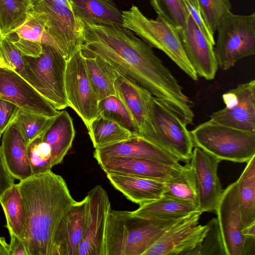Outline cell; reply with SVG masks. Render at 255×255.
<instances>
[{
    "instance_id": "obj_1",
    "label": "cell",
    "mask_w": 255,
    "mask_h": 255,
    "mask_svg": "<svg viewBox=\"0 0 255 255\" xmlns=\"http://www.w3.org/2000/svg\"><path fill=\"white\" fill-rule=\"evenodd\" d=\"M84 23L80 49L84 57L103 60L146 89L185 123L192 121V102L151 46L123 26Z\"/></svg>"
},
{
    "instance_id": "obj_2",
    "label": "cell",
    "mask_w": 255,
    "mask_h": 255,
    "mask_svg": "<svg viewBox=\"0 0 255 255\" xmlns=\"http://www.w3.org/2000/svg\"><path fill=\"white\" fill-rule=\"evenodd\" d=\"M18 184L26 210L21 240L28 255H49L55 228L76 201L66 183L51 170L32 175Z\"/></svg>"
},
{
    "instance_id": "obj_3",
    "label": "cell",
    "mask_w": 255,
    "mask_h": 255,
    "mask_svg": "<svg viewBox=\"0 0 255 255\" xmlns=\"http://www.w3.org/2000/svg\"><path fill=\"white\" fill-rule=\"evenodd\" d=\"M188 216L156 220L135 216L131 211L111 209L105 231V255H142L168 230Z\"/></svg>"
},
{
    "instance_id": "obj_4",
    "label": "cell",
    "mask_w": 255,
    "mask_h": 255,
    "mask_svg": "<svg viewBox=\"0 0 255 255\" xmlns=\"http://www.w3.org/2000/svg\"><path fill=\"white\" fill-rule=\"evenodd\" d=\"M123 26L140 37L151 47L163 52L190 78H198L183 49L177 27L157 17H146L138 7L132 5L122 11Z\"/></svg>"
},
{
    "instance_id": "obj_5",
    "label": "cell",
    "mask_w": 255,
    "mask_h": 255,
    "mask_svg": "<svg viewBox=\"0 0 255 255\" xmlns=\"http://www.w3.org/2000/svg\"><path fill=\"white\" fill-rule=\"evenodd\" d=\"M190 133L194 147L220 161L247 163L255 156V132L221 125L210 119Z\"/></svg>"
},
{
    "instance_id": "obj_6",
    "label": "cell",
    "mask_w": 255,
    "mask_h": 255,
    "mask_svg": "<svg viewBox=\"0 0 255 255\" xmlns=\"http://www.w3.org/2000/svg\"><path fill=\"white\" fill-rule=\"evenodd\" d=\"M32 9L43 13L46 28L66 61L83 44L84 23L75 13L72 0H32Z\"/></svg>"
},
{
    "instance_id": "obj_7",
    "label": "cell",
    "mask_w": 255,
    "mask_h": 255,
    "mask_svg": "<svg viewBox=\"0 0 255 255\" xmlns=\"http://www.w3.org/2000/svg\"><path fill=\"white\" fill-rule=\"evenodd\" d=\"M214 53L218 67L227 70L240 60L255 54V13L232 12L219 24Z\"/></svg>"
},
{
    "instance_id": "obj_8",
    "label": "cell",
    "mask_w": 255,
    "mask_h": 255,
    "mask_svg": "<svg viewBox=\"0 0 255 255\" xmlns=\"http://www.w3.org/2000/svg\"><path fill=\"white\" fill-rule=\"evenodd\" d=\"M25 64L36 85L37 91L55 109L68 107L65 90L67 61L54 47L42 45L37 57L24 56Z\"/></svg>"
},
{
    "instance_id": "obj_9",
    "label": "cell",
    "mask_w": 255,
    "mask_h": 255,
    "mask_svg": "<svg viewBox=\"0 0 255 255\" xmlns=\"http://www.w3.org/2000/svg\"><path fill=\"white\" fill-rule=\"evenodd\" d=\"M149 111L157 135V145L180 161L189 163L194 144L186 124L174 111L153 96L149 102Z\"/></svg>"
},
{
    "instance_id": "obj_10",
    "label": "cell",
    "mask_w": 255,
    "mask_h": 255,
    "mask_svg": "<svg viewBox=\"0 0 255 255\" xmlns=\"http://www.w3.org/2000/svg\"><path fill=\"white\" fill-rule=\"evenodd\" d=\"M65 90L68 107L75 111L87 128L99 115V100L80 50L67 61Z\"/></svg>"
},
{
    "instance_id": "obj_11",
    "label": "cell",
    "mask_w": 255,
    "mask_h": 255,
    "mask_svg": "<svg viewBox=\"0 0 255 255\" xmlns=\"http://www.w3.org/2000/svg\"><path fill=\"white\" fill-rule=\"evenodd\" d=\"M225 107L210 115L221 125L255 132V80L239 84L222 95Z\"/></svg>"
},
{
    "instance_id": "obj_12",
    "label": "cell",
    "mask_w": 255,
    "mask_h": 255,
    "mask_svg": "<svg viewBox=\"0 0 255 255\" xmlns=\"http://www.w3.org/2000/svg\"><path fill=\"white\" fill-rule=\"evenodd\" d=\"M200 212L187 217L168 230L142 255H196L209 229L198 224Z\"/></svg>"
},
{
    "instance_id": "obj_13",
    "label": "cell",
    "mask_w": 255,
    "mask_h": 255,
    "mask_svg": "<svg viewBox=\"0 0 255 255\" xmlns=\"http://www.w3.org/2000/svg\"><path fill=\"white\" fill-rule=\"evenodd\" d=\"M86 198L85 231L78 255H105V231L111 203L100 185L90 191Z\"/></svg>"
},
{
    "instance_id": "obj_14",
    "label": "cell",
    "mask_w": 255,
    "mask_h": 255,
    "mask_svg": "<svg viewBox=\"0 0 255 255\" xmlns=\"http://www.w3.org/2000/svg\"><path fill=\"white\" fill-rule=\"evenodd\" d=\"M115 75L114 83L116 96L128 110L138 129L139 135L157 145V135L149 111V102L152 95L132 79L116 70Z\"/></svg>"
},
{
    "instance_id": "obj_15",
    "label": "cell",
    "mask_w": 255,
    "mask_h": 255,
    "mask_svg": "<svg viewBox=\"0 0 255 255\" xmlns=\"http://www.w3.org/2000/svg\"><path fill=\"white\" fill-rule=\"evenodd\" d=\"M0 99L16 105L26 112L49 118L59 113L19 75L0 65Z\"/></svg>"
},
{
    "instance_id": "obj_16",
    "label": "cell",
    "mask_w": 255,
    "mask_h": 255,
    "mask_svg": "<svg viewBox=\"0 0 255 255\" xmlns=\"http://www.w3.org/2000/svg\"><path fill=\"white\" fill-rule=\"evenodd\" d=\"M226 255H243L245 238L242 221L237 181L225 189L216 209Z\"/></svg>"
},
{
    "instance_id": "obj_17",
    "label": "cell",
    "mask_w": 255,
    "mask_h": 255,
    "mask_svg": "<svg viewBox=\"0 0 255 255\" xmlns=\"http://www.w3.org/2000/svg\"><path fill=\"white\" fill-rule=\"evenodd\" d=\"M220 162L199 147L193 150L189 163L196 179L198 207L201 214L216 211L223 193L217 174Z\"/></svg>"
},
{
    "instance_id": "obj_18",
    "label": "cell",
    "mask_w": 255,
    "mask_h": 255,
    "mask_svg": "<svg viewBox=\"0 0 255 255\" xmlns=\"http://www.w3.org/2000/svg\"><path fill=\"white\" fill-rule=\"evenodd\" d=\"M177 28L185 53L198 76L207 80L214 79L218 69L214 45L203 34L190 14L186 26Z\"/></svg>"
},
{
    "instance_id": "obj_19",
    "label": "cell",
    "mask_w": 255,
    "mask_h": 255,
    "mask_svg": "<svg viewBox=\"0 0 255 255\" xmlns=\"http://www.w3.org/2000/svg\"><path fill=\"white\" fill-rule=\"evenodd\" d=\"M97 162L106 174L129 175L165 183L180 176L191 167L190 163L176 166L148 159L122 157L108 158Z\"/></svg>"
},
{
    "instance_id": "obj_20",
    "label": "cell",
    "mask_w": 255,
    "mask_h": 255,
    "mask_svg": "<svg viewBox=\"0 0 255 255\" xmlns=\"http://www.w3.org/2000/svg\"><path fill=\"white\" fill-rule=\"evenodd\" d=\"M86 197L63 214L55 228L49 255H78L85 227Z\"/></svg>"
},
{
    "instance_id": "obj_21",
    "label": "cell",
    "mask_w": 255,
    "mask_h": 255,
    "mask_svg": "<svg viewBox=\"0 0 255 255\" xmlns=\"http://www.w3.org/2000/svg\"><path fill=\"white\" fill-rule=\"evenodd\" d=\"M94 157L97 161L122 157L148 159L167 165H181L177 157L140 135H133L120 142L96 148Z\"/></svg>"
},
{
    "instance_id": "obj_22",
    "label": "cell",
    "mask_w": 255,
    "mask_h": 255,
    "mask_svg": "<svg viewBox=\"0 0 255 255\" xmlns=\"http://www.w3.org/2000/svg\"><path fill=\"white\" fill-rule=\"evenodd\" d=\"M6 37L25 56H39L42 52L43 44L51 46L60 53L47 31L43 13L34 10L32 8L24 22Z\"/></svg>"
},
{
    "instance_id": "obj_23",
    "label": "cell",
    "mask_w": 255,
    "mask_h": 255,
    "mask_svg": "<svg viewBox=\"0 0 255 255\" xmlns=\"http://www.w3.org/2000/svg\"><path fill=\"white\" fill-rule=\"evenodd\" d=\"M0 148L6 167L14 179L21 181L32 175L27 145L13 121L2 133Z\"/></svg>"
},
{
    "instance_id": "obj_24",
    "label": "cell",
    "mask_w": 255,
    "mask_h": 255,
    "mask_svg": "<svg viewBox=\"0 0 255 255\" xmlns=\"http://www.w3.org/2000/svg\"><path fill=\"white\" fill-rule=\"evenodd\" d=\"M111 184L132 202L142 205L160 198L165 189V182L116 173H108Z\"/></svg>"
},
{
    "instance_id": "obj_25",
    "label": "cell",
    "mask_w": 255,
    "mask_h": 255,
    "mask_svg": "<svg viewBox=\"0 0 255 255\" xmlns=\"http://www.w3.org/2000/svg\"><path fill=\"white\" fill-rule=\"evenodd\" d=\"M77 16L83 23L123 26L122 11L113 0H72Z\"/></svg>"
},
{
    "instance_id": "obj_26",
    "label": "cell",
    "mask_w": 255,
    "mask_h": 255,
    "mask_svg": "<svg viewBox=\"0 0 255 255\" xmlns=\"http://www.w3.org/2000/svg\"><path fill=\"white\" fill-rule=\"evenodd\" d=\"M75 135L73 122L68 113L63 110L42 135L51 149L55 165L60 163L71 148Z\"/></svg>"
},
{
    "instance_id": "obj_27",
    "label": "cell",
    "mask_w": 255,
    "mask_h": 255,
    "mask_svg": "<svg viewBox=\"0 0 255 255\" xmlns=\"http://www.w3.org/2000/svg\"><path fill=\"white\" fill-rule=\"evenodd\" d=\"M197 212H200L198 206L163 196L158 199L140 205L138 209L131 211L135 216L156 220L185 217Z\"/></svg>"
},
{
    "instance_id": "obj_28",
    "label": "cell",
    "mask_w": 255,
    "mask_h": 255,
    "mask_svg": "<svg viewBox=\"0 0 255 255\" xmlns=\"http://www.w3.org/2000/svg\"><path fill=\"white\" fill-rule=\"evenodd\" d=\"M0 204L5 214L6 227L22 238L24 231L26 215L24 201L18 184H13L0 197Z\"/></svg>"
},
{
    "instance_id": "obj_29",
    "label": "cell",
    "mask_w": 255,
    "mask_h": 255,
    "mask_svg": "<svg viewBox=\"0 0 255 255\" xmlns=\"http://www.w3.org/2000/svg\"><path fill=\"white\" fill-rule=\"evenodd\" d=\"M241 217L244 227L255 223V156L237 181Z\"/></svg>"
},
{
    "instance_id": "obj_30",
    "label": "cell",
    "mask_w": 255,
    "mask_h": 255,
    "mask_svg": "<svg viewBox=\"0 0 255 255\" xmlns=\"http://www.w3.org/2000/svg\"><path fill=\"white\" fill-rule=\"evenodd\" d=\"M87 128L95 149L120 142L135 135L115 121L101 115L93 119Z\"/></svg>"
},
{
    "instance_id": "obj_31",
    "label": "cell",
    "mask_w": 255,
    "mask_h": 255,
    "mask_svg": "<svg viewBox=\"0 0 255 255\" xmlns=\"http://www.w3.org/2000/svg\"><path fill=\"white\" fill-rule=\"evenodd\" d=\"M88 73L99 101L116 96L114 86L115 69L98 57H85Z\"/></svg>"
},
{
    "instance_id": "obj_32",
    "label": "cell",
    "mask_w": 255,
    "mask_h": 255,
    "mask_svg": "<svg viewBox=\"0 0 255 255\" xmlns=\"http://www.w3.org/2000/svg\"><path fill=\"white\" fill-rule=\"evenodd\" d=\"M32 7V0H0V32L2 37L24 22Z\"/></svg>"
},
{
    "instance_id": "obj_33",
    "label": "cell",
    "mask_w": 255,
    "mask_h": 255,
    "mask_svg": "<svg viewBox=\"0 0 255 255\" xmlns=\"http://www.w3.org/2000/svg\"><path fill=\"white\" fill-rule=\"evenodd\" d=\"M162 196L198 206L196 179L191 167L180 176L165 182Z\"/></svg>"
},
{
    "instance_id": "obj_34",
    "label": "cell",
    "mask_w": 255,
    "mask_h": 255,
    "mask_svg": "<svg viewBox=\"0 0 255 255\" xmlns=\"http://www.w3.org/2000/svg\"><path fill=\"white\" fill-rule=\"evenodd\" d=\"M54 119L55 117L49 118L19 109L12 121L20 131L27 145L42 135L52 124Z\"/></svg>"
},
{
    "instance_id": "obj_35",
    "label": "cell",
    "mask_w": 255,
    "mask_h": 255,
    "mask_svg": "<svg viewBox=\"0 0 255 255\" xmlns=\"http://www.w3.org/2000/svg\"><path fill=\"white\" fill-rule=\"evenodd\" d=\"M98 108L99 115L115 121L133 134L139 135L128 110L116 96H110L99 101Z\"/></svg>"
},
{
    "instance_id": "obj_36",
    "label": "cell",
    "mask_w": 255,
    "mask_h": 255,
    "mask_svg": "<svg viewBox=\"0 0 255 255\" xmlns=\"http://www.w3.org/2000/svg\"><path fill=\"white\" fill-rule=\"evenodd\" d=\"M157 17L177 28L186 26L189 13L182 0H149Z\"/></svg>"
},
{
    "instance_id": "obj_37",
    "label": "cell",
    "mask_w": 255,
    "mask_h": 255,
    "mask_svg": "<svg viewBox=\"0 0 255 255\" xmlns=\"http://www.w3.org/2000/svg\"><path fill=\"white\" fill-rule=\"evenodd\" d=\"M0 65L14 71L34 88V82L27 69L24 55L7 37H2L0 42Z\"/></svg>"
},
{
    "instance_id": "obj_38",
    "label": "cell",
    "mask_w": 255,
    "mask_h": 255,
    "mask_svg": "<svg viewBox=\"0 0 255 255\" xmlns=\"http://www.w3.org/2000/svg\"><path fill=\"white\" fill-rule=\"evenodd\" d=\"M43 134L27 145V155L32 175L49 171L55 166L51 147L43 139Z\"/></svg>"
},
{
    "instance_id": "obj_39",
    "label": "cell",
    "mask_w": 255,
    "mask_h": 255,
    "mask_svg": "<svg viewBox=\"0 0 255 255\" xmlns=\"http://www.w3.org/2000/svg\"><path fill=\"white\" fill-rule=\"evenodd\" d=\"M205 23L214 34L217 27L228 15L232 12L230 0H198Z\"/></svg>"
},
{
    "instance_id": "obj_40",
    "label": "cell",
    "mask_w": 255,
    "mask_h": 255,
    "mask_svg": "<svg viewBox=\"0 0 255 255\" xmlns=\"http://www.w3.org/2000/svg\"><path fill=\"white\" fill-rule=\"evenodd\" d=\"M207 224L209 229L201 244L200 255H226L217 219L213 218Z\"/></svg>"
},
{
    "instance_id": "obj_41",
    "label": "cell",
    "mask_w": 255,
    "mask_h": 255,
    "mask_svg": "<svg viewBox=\"0 0 255 255\" xmlns=\"http://www.w3.org/2000/svg\"><path fill=\"white\" fill-rule=\"evenodd\" d=\"M190 15L205 36L215 45L214 34L210 31L203 19L198 0H182Z\"/></svg>"
},
{
    "instance_id": "obj_42",
    "label": "cell",
    "mask_w": 255,
    "mask_h": 255,
    "mask_svg": "<svg viewBox=\"0 0 255 255\" xmlns=\"http://www.w3.org/2000/svg\"><path fill=\"white\" fill-rule=\"evenodd\" d=\"M19 109L16 105L0 99V130L2 133L12 122Z\"/></svg>"
},
{
    "instance_id": "obj_43",
    "label": "cell",
    "mask_w": 255,
    "mask_h": 255,
    "mask_svg": "<svg viewBox=\"0 0 255 255\" xmlns=\"http://www.w3.org/2000/svg\"><path fill=\"white\" fill-rule=\"evenodd\" d=\"M14 179L5 164L0 146V197L14 184Z\"/></svg>"
},
{
    "instance_id": "obj_44",
    "label": "cell",
    "mask_w": 255,
    "mask_h": 255,
    "mask_svg": "<svg viewBox=\"0 0 255 255\" xmlns=\"http://www.w3.org/2000/svg\"><path fill=\"white\" fill-rule=\"evenodd\" d=\"M8 232L10 237L9 255H28L22 240L13 232Z\"/></svg>"
},
{
    "instance_id": "obj_45",
    "label": "cell",
    "mask_w": 255,
    "mask_h": 255,
    "mask_svg": "<svg viewBox=\"0 0 255 255\" xmlns=\"http://www.w3.org/2000/svg\"><path fill=\"white\" fill-rule=\"evenodd\" d=\"M255 238H246L243 255H255Z\"/></svg>"
},
{
    "instance_id": "obj_46",
    "label": "cell",
    "mask_w": 255,
    "mask_h": 255,
    "mask_svg": "<svg viewBox=\"0 0 255 255\" xmlns=\"http://www.w3.org/2000/svg\"><path fill=\"white\" fill-rule=\"evenodd\" d=\"M242 235L246 238H255V223L244 227L241 230Z\"/></svg>"
},
{
    "instance_id": "obj_47",
    "label": "cell",
    "mask_w": 255,
    "mask_h": 255,
    "mask_svg": "<svg viewBox=\"0 0 255 255\" xmlns=\"http://www.w3.org/2000/svg\"><path fill=\"white\" fill-rule=\"evenodd\" d=\"M9 245L4 238L0 237V255H9Z\"/></svg>"
},
{
    "instance_id": "obj_48",
    "label": "cell",
    "mask_w": 255,
    "mask_h": 255,
    "mask_svg": "<svg viewBox=\"0 0 255 255\" xmlns=\"http://www.w3.org/2000/svg\"><path fill=\"white\" fill-rule=\"evenodd\" d=\"M2 134V133L1 132V131L0 130V138H1Z\"/></svg>"
},
{
    "instance_id": "obj_49",
    "label": "cell",
    "mask_w": 255,
    "mask_h": 255,
    "mask_svg": "<svg viewBox=\"0 0 255 255\" xmlns=\"http://www.w3.org/2000/svg\"><path fill=\"white\" fill-rule=\"evenodd\" d=\"M2 36H1V33H0V41H1V39H2Z\"/></svg>"
}]
</instances>
